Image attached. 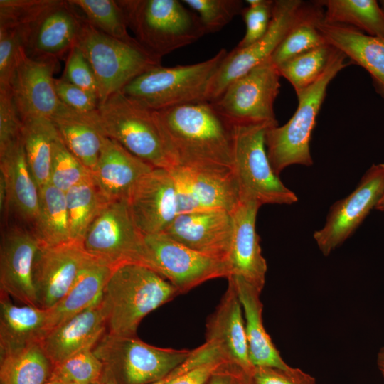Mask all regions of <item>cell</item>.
<instances>
[{
	"mask_svg": "<svg viewBox=\"0 0 384 384\" xmlns=\"http://www.w3.org/2000/svg\"><path fill=\"white\" fill-rule=\"evenodd\" d=\"M155 114L174 168L233 169L232 126L210 102L171 107Z\"/></svg>",
	"mask_w": 384,
	"mask_h": 384,
	"instance_id": "6da1fadb",
	"label": "cell"
},
{
	"mask_svg": "<svg viewBox=\"0 0 384 384\" xmlns=\"http://www.w3.org/2000/svg\"><path fill=\"white\" fill-rule=\"evenodd\" d=\"M179 294L167 279L146 266L128 263L112 269L101 297L108 332L136 336L147 314Z\"/></svg>",
	"mask_w": 384,
	"mask_h": 384,
	"instance_id": "7a4b0ae2",
	"label": "cell"
},
{
	"mask_svg": "<svg viewBox=\"0 0 384 384\" xmlns=\"http://www.w3.org/2000/svg\"><path fill=\"white\" fill-rule=\"evenodd\" d=\"M346 58L337 50L321 76L311 86L296 93L298 106L289 120L282 126H273L267 129V156L277 176L292 165L310 166L313 164L309 146L316 117L329 85L350 64L346 62Z\"/></svg>",
	"mask_w": 384,
	"mask_h": 384,
	"instance_id": "3957f363",
	"label": "cell"
},
{
	"mask_svg": "<svg viewBox=\"0 0 384 384\" xmlns=\"http://www.w3.org/2000/svg\"><path fill=\"white\" fill-rule=\"evenodd\" d=\"M127 26L146 49L162 58L197 41L206 31L197 14L178 0H120Z\"/></svg>",
	"mask_w": 384,
	"mask_h": 384,
	"instance_id": "277c9868",
	"label": "cell"
},
{
	"mask_svg": "<svg viewBox=\"0 0 384 384\" xmlns=\"http://www.w3.org/2000/svg\"><path fill=\"white\" fill-rule=\"evenodd\" d=\"M75 46L78 47L95 74L99 104L120 92L142 73L161 65V58L138 41L124 42L97 29L83 16Z\"/></svg>",
	"mask_w": 384,
	"mask_h": 384,
	"instance_id": "5b68a950",
	"label": "cell"
},
{
	"mask_svg": "<svg viewBox=\"0 0 384 384\" xmlns=\"http://www.w3.org/2000/svg\"><path fill=\"white\" fill-rule=\"evenodd\" d=\"M228 53L223 48L213 57L198 63L152 68L137 77L121 92L154 111L208 102L209 85Z\"/></svg>",
	"mask_w": 384,
	"mask_h": 384,
	"instance_id": "8992f818",
	"label": "cell"
},
{
	"mask_svg": "<svg viewBox=\"0 0 384 384\" xmlns=\"http://www.w3.org/2000/svg\"><path fill=\"white\" fill-rule=\"evenodd\" d=\"M97 123L105 137L156 168L171 170V159L159 127L155 111L128 97L121 91L99 104Z\"/></svg>",
	"mask_w": 384,
	"mask_h": 384,
	"instance_id": "52a82bcc",
	"label": "cell"
},
{
	"mask_svg": "<svg viewBox=\"0 0 384 384\" xmlns=\"http://www.w3.org/2000/svg\"><path fill=\"white\" fill-rule=\"evenodd\" d=\"M270 123L232 126L233 171L236 178L240 201L265 204L291 205L297 195L280 180L270 165L266 146Z\"/></svg>",
	"mask_w": 384,
	"mask_h": 384,
	"instance_id": "ba28073f",
	"label": "cell"
},
{
	"mask_svg": "<svg viewBox=\"0 0 384 384\" xmlns=\"http://www.w3.org/2000/svg\"><path fill=\"white\" fill-rule=\"evenodd\" d=\"M119 384H148L166 377L190 355L187 349L159 348L137 336L105 333L92 349Z\"/></svg>",
	"mask_w": 384,
	"mask_h": 384,
	"instance_id": "9c48e42d",
	"label": "cell"
},
{
	"mask_svg": "<svg viewBox=\"0 0 384 384\" xmlns=\"http://www.w3.org/2000/svg\"><path fill=\"white\" fill-rule=\"evenodd\" d=\"M280 75L270 58L231 82L214 101L215 111L231 126L278 124L274 110Z\"/></svg>",
	"mask_w": 384,
	"mask_h": 384,
	"instance_id": "30bf717a",
	"label": "cell"
},
{
	"mask_svg": "<svg viewBox=\"0 0 384 384\" xmlns=\"http://www.w3.org/2000/svg\"><path fill=\"white\" fill-rule=\"evenodd\" d=\"M82 245L91 257L112 269L128 263L149 267L144 235L132 220L126 198L107 204L87 230Z\"/></svg>",
	"mask_w": 384,
	"mask_h": 384,
	"instance_id": "8fae6325",
	"label": "cell"
},
{
	"mask_svg": "<svg viewBox=\"0 0 384 384\" xmlns=\"http://www.w3.org/2000/svg\"><path fill=\"white\" fill-rule=\"evenodd\" d=\"M312 3L301 0L274 1L268 29L258 41L243 49L228 53L213 76L207 101L216 100L233 80L270 58L292 28L309 11Z\"/></svg>",
	"mask_w": 384,
	"mask_h": 384,
	"instance_id": "7c38bea8",
	"label": "cell"
},
{
	"mask_svg": "<svg viewBox=\"0 0 384 384\" xmlns=\"http://www.w3.org/2000/svg\"><path fill=\"white\" fill-rule=\"evenodd\" d=\"M149 267L183 294L213 279L230 275L226 261L191 250L164 233L144 235Z\"/></svg>",
	"mask_w": 384,
	"mask_h": 384,
	"instance_id": "4fadbf2b",
	"label": "cell"
},
{
	"mask_svg": "<svg viewBox=\"0 0 384 384\" xmlns=\"http://www.w3.org/2000/svg\"><path fill=\"white\" fill-rule=\"evenodd\" d=\"M384 193V163L373 164L356 188L330 208L323 227L313 237L321 253L329 255L359 227Z\"/></svg>",
	"mask_w": 384,
	"mask_h": 384,
	"instance_id": "5bb4252c",
	"label": "cell"
},
{
	"mask_svg": "<svg viewBox=\"0 0 384 384\" xmlns=\"http://www.w3.org/2000/svg\"><path fill=\"white\" fill-rule=\"evenodd\" d=\"M58 64L55 57L31 56L26 48L21 50L9 88L21 121L31 118L52 119L62 105L53 77Z\"/></svg>",
	"mask_w": 384,
	"mask_h": 384,
	"instance_id": "9a60e30c",
	"label": "cell"
},
{
	"mask_svg": "<svg viewBox=\"0 0 384 384\" xmlns=\"http://www.w3.org/2000/svg\"><path fill=\"white\" fill-rule=\"evenodd\" d=\"M40 242L31 228L6 221L0 245V294L23 305L38 306L33 265Z\"/></svg>",
	"mask_w": 384,
	"mask_h": 384,
	"instance_id": "2e32d148",
	"label": "cell"
},
{
	"mask_svg": "<svg viewBox=\"0 0 384 384\" xmlns=\"http://www.w3.org/2000/svg\"><path fill=\"white\" fill-rule=\"evenodd\" d=\"M92 259L80 242L55 246L40 245L33 265L38 306L45 309L54 306Z\"/></svg>",
	"mask_w": 384,
	"mask_h": 384,
	"instance_id": "e0dca14e",
	"label": "cell"
},
{
	"mask_svg": "<svg viewBox=\"0 0 384 384\" xmlns=\"http://www.w3.org/2000/svg\"><path fill=\"white\" fill-rule=\"evenodd\" d=\"M126 201L144 236L164 233L178 215L176 183L169 169L154 168L133 186Z\"/></svg>",
	"mask_w": 384,
	"mask_h": 384,
	"instance_id": "ac0fdd59",
	"label": "cell"
},
{
	"mask_svg": "<svg viewBox=\"0 0 384 384\" xmlns=\"http://www.w3.org/2000/svg\"><path fill=\"white\" fill-rule=\"evenodd\" d=\"M176 183L178 214L219 209L232 213L240 203L235 174L231 170H170Z\"/></svg>",
	"mask_w": 384,
	"mask_h": 384,
	"instance_id": "d6986e66",
	"label": "cell"
},
{
	"mask_svg": "<svg viewBox=\"0 0 384 384\" xmlns=\"http://www.w3.org/2000/svg\"><path fill=\"white\" fill-rule=\"evenodd\" d=\"M233 233L232 213L219 209L178 214L164 232L191 250L227 262Z\"/></svg>",
	"mask_w": 384,
	"mask_h": 384,
	"instance_id": "ffe728a7",
	"label": "cell"
},
{
	"mask_svg": "<svg viewBox=\"0 0 384 384\" xmlns=\"http://www.w3.org/2000/svg\"><path fill=\"white\" fill-rule=\"evenodd\" d=\"M0 176L6 189L4 215L34 230L39 210V188L29 170L22 138L0 152Z\"/></svg>",
	"mask_w": 384,
	"mask_h": 384,
	"instance_id": "44dd1931",
	"label": "cell"
},
{
	"mask_svg": "<svg viewBox=\"0 0 384 384\" xmlns=\"http://www.w3.org/2000/svg\"><path fill=\"white\" fill-rule=\"evenodd\" d=\"M260 207L255 201H240L232 213L233 233L228 263L230 276L240 277L262 292L267 265L256 230V218Z\"/></svg>",
	"mask_w": 384,
	"mask_h": 384,
	"instance_id": "7402d4cb",
	"label": "cell"
},
{
	"mask_svg": "<svg viewBox=\"0 0 384 384\" xmlns=\"http://www.w3.org/2000/svg\"><path fill=\"white\" fill-rule=\"evenodd\" d=\"M214 312L206 322V341L215 346L227 361L253 374L242 307L231 279Z\"/></svg>",
	"mask_w": 384,
	"mask_h": 384,
	"instance_id": "603a6c76",
	"label": "cell"
},
{
	"mask_svg": "<svg viewBox=\"0 0 384 384\" xmlns=\"http://www.w3.org/2000/svg\"><path fill=\"white\" fill-rule=\"evenodd\" d=\"M106 329L100 297L89 308L50 330L41 343L53 366L78 353L92 350Z\"/></svg>",
	"mask_w": 384,
	"mask_h": 384,
	"instance_id": "cb8c5ba5",
	"label": "cell"
},
{
	"mask_svg": "<svg viewBox=\"0 0 384 384\" xmlns=\"http://www.w3.org/2000/svg\"><path fill=\"white\" fill-rule=\"evenodd\" d=\"M154 168L118 142L104 136L92 178L104 198L112 202L126 198L133 186Z\"/></svg>",
	"mask_w": 384,
	"mask_h": 384,
	"instance_id": "d4e9b609",
	"label": "cell"
},
{
	"mask_svg": "<svg viewBox=\"0 0 384 384\" xmlns=\"http://www.w3.org/2000/svg\"><path fill=\"white\" fill-rule=\"evenodd\" d=\"M317 26L329 44L370 74L376 90L384 97V38L351 26L327 23L323 18Z\"/></svg>",
	"mask_w": 384,
	"mask_h": 384,
	"instance_id": "484cf974",
	"label": "cell"
},
{
	"mask_svg": "<svg viewBox=\"0 0 384 384\" xmlns=\"http://www.w3.org/2000/svg\"><path fill=\"white\" fill-rule=\"evenodd\" d=\"M228 279L232 280L242 307L252 364L255 367L288 368L264 327L261 291L240 277L231 275Z\"/></svg>",
	"mask_w": 384,
	"mask_h": 384,
	"instance_id": "4316f807",
	"label": "cell"
},
{
	"mask_svg": "<svg viewBox=\"0 0 384 384\" xmlns=\"http://www.w3.org/2000/svg\"><path fill=\"white\" fill-rule=\"evenodd\" d=\"M82 18L68 1H63L37 25L28 44L27 53L59 58L69 53L76 44Z\"/></svg>",
	"mask_w": 384,
	"mask_h": 384,
	"instance_id": "83f0119b",
	"label": "cell"
},
{
	"mask_svg": "<svg viewBox=\"0 0 384 384\" xmlns=\"http://www.w3.org/2000/svg\"><path fill=\"white\" fill-rule=\"evenodd\" d=\"M48 310L18 306L0 294V356L41 343L46 334Z\"/></svg>",
	"mask_w": 384,
	"mask_h": 384,
	"instance_id": "f1b7e54d",
	"label": "cell"
},
{
	"mask_svg": "<svg viewBox=\"0 0 384 384\" xmlns=\"http://www.w3.org/2000/svg\"><path fill=\"white\" fill-rule=\"evenodd\" d=\"M52 121L68 150L92 173L105 136L97 123L95 111L82 113L62 103Z\"/></svg>",
	"mask_w": 384,
	"mask_h": 384,
	"instance_id": "f546056e",
	"label": "cell"
},
{
	"mask_svg": "<svg viewBox=\"0 0 384 384\" xmlns=\"http://www.w3.org/2000/svg\"><path fill=\"white\" fill-rule=\"evenodd\" d=\"M112 271L111 267L92 258L67 294L47 309L46 334L94 304L101 297Z\"/></svg>",
	"mask_w": 384,
	"mask_h": 384,
	"instance_id": "4dcf8cb0",
	"label": "cell"
},
{
	"mask_svg": "<svg viewBox=\"0 0 384 384\" xmlns=\"http://www.w3.org/2000/svg\"><path fill=\"white\" fill-rule=\"evenodd\" d=\"M58 135L52 119L22 120L21 138L26 159L39 189L50 183L52 146Z\"/></svg>",
	"mask_w": 384,
	"mask_h": 384,
	"instance_id": "1f68e13d",
	"label": "cell"
},
{
	"mask_svg": "<svg viewBox=\"0 0 384 384\" xmlns=\"http://www.w3.org/2000/svg\"><path fill=\"white\" fill-rule=\"evenodd\" d=\"M323 21L355 28L370 36L384 38V14L375 0H321Z\"/></svg>",
	"mask_w": 384,
	"mask_h": 384,
	"instance_id": "d6a6232c",
	"label": "cell"
},
{
	"mask_svg": "<svg viewBox=\"0 0 384 384\" xmlns=\"http://www.w3.org/2000/svg\"><path fill=\"white\" fill-rule=\"evenodd\" d=\"M33 232L45 246L72 241L65 193L50 183L39 189V210Z\"/></svg>",
	"mask_w": 384,
	"mask_h": 384,
	"instance_id": "836d02e7",
	"label": "cell"
},
{
	"mask_svg": "<svg viewBox=\"0 0 384 384\" xmlns=\"http://www.w3.org/2000/svg\"><path fill=\"white\" fill-rule=\"evenodd\" d=\"M53 365L41 343L0 356V384H45Z\"/></svg>",
	"mask_w": 384,
	"mask_h": 384,
	"instance_id": "e575fe53",
	"label": "cell"
},
{
	"mask_svg": "<svg viewBox=\"0 0 384 384\" xmlns=\"http://www.w3.org/2000/svg\"><path fill=\"white\" fill-rule=\"evenodd\" d=\"M72 241L82 243L89 227L108 202L90 178L65 192Z\"/></svg>",
	"mask_w": 384,
	"mask_h": 384,
	"instance_id": "d590c367",
	"label": "cell"
},
{
	"mask_svg": "<svg viewBox=\"0 0 384 384\" xmlns=\"http://www.w3.org/2000/svg\"><path fill=\"white\" fill-rule=\"evenodd\" d=\"M323 8L316 1L312 3L307 14L289 31L270 56L277 67L287 60L328 43L318 28L323 18Z\"/></svg>",
	"mask_w": 384,
	"mask_h": 384,
	"instance_id": "8d00e7d4",
	"label": "cell"
},
{
	"mask_svg": "<svg viewBox=\"0 0 384 384\" xmlns=\"http://www.w3.org/2000/svg\"><path fill=\"white\" fill-rule=\"evenodd\" d=\"M337 49L329 43L309 50L282 63L277 69L296 93L314 84L324 73Z\"/></svg>",
	"mask_w": 384,
	"mask_h": 384,
	"instance_id": "74e56055",
	"label": "cell"
},
{
	"mask_svg": "<svg viewBox=\"0 0 384 384\" xmlns=\"http://www.w3.org/2000/svg\"><path fill=\"white\" fill-rule=\"evenodd\" d=\"M80 10L86 20L102 33L118 40L134 43L137 41L128 32L124 13L113 0H71L68 1Z\"/></svg>",
	"mask_w": 384,
	"mask_h": 384,
	"instance_id": "f35d334b",
	"label": "cell"
},
{
	"mask_svg": "<svg viewBox=\"0 0 384 384\" xmlns=\"http://www.w3.org/2000/svg\"><path fill=\"white\" fill-rule=\"evenodd\" d=\"M63 1L0 0V28H14L31 36L41 19ZM30 41V40H29Z\"/></svg>",
	"mask_w": 384,
	"mask_h": 384,
	"instance_id": "ab89813d",
	"label": "cell"
},
{
	"mask_svg": "<svg viewBox=\"0 0 384 384\" xmlns=\"http://www.w3.org/2000/svg\"><path fill=\"white\" fill-rule=\"evenodd\" d=\"M91 178V171L68 150L58 135L52 146L50 183L65 193Z\"/></svg>",
	"mask_w": 384,
	"mask_h": 384,
	"instance_id": "60d3db41",
	"label": "cell"
},
{
	"mask_svg": "<svg viewBox=\"0 0 384 384\" xmlns=\"http://www.w3.org/2000/svg\"><path fill=\"white\" fill-rule=\"evenodd\" d=\"M104 368L93 351L87 350L53 366L49 379L68 384H95L100 381Z\"/></svg>",
	"mask_w": 384,
	"mask_h": 384,
	"instance_id": "b9f144b4",
	"label": "cell"
},
{
	"mask_svg": "<svg viewBox=\"0 0 384 384\" xmlns=\"http://www.w3.org/2000/svg\"><path fill=\"white\" fill-rule=\"evenodd\" d=\"M182 2L196 12L206 33L221 30L243 10V2L240 0H183Z\"/></svg>",
	"mask_w": 384,
	"mask_h": 384,
	"instance_id": "7bdbcfd3",
	"label": "cell"
},
{
	"mask_svg": "<svg viewBox=\"0 0 384 384\" xmlns=\"http://www.w3.org/2000/svg\"><path fill=\"white\" fill-rule=\"evenodd\" d=\"M248 6L243 9V17L246 30L244 37L235 47L245 48L262 38L267 32L272 16L274 1L247 0Z\"/></svg>",
	"mask_w": 384,
	"mask_h": 384,
	"instance_id": "ee69618b",
	"label": "cell"
},
{
	"mask_svg": "<svg viewBox=\"0 0 384 384\" xmlns=\"http://www.w3.org/2000/svg\"><path fill=\"white\" fill-rule=\"evenodd\" d=\"M30 36L13 28H0V88L9 82L23 48H27Z\"/></svg>",
	"mask_w": 384,
	"mask_h": 384,
	"instance_id": "f6af8a7d",
	"label": "cell"
},
{
	"mask_svg": "<svg viewBox=\"0 0 384 384\" xmlns=\"http://www.w3.org/2000/svg\"><path fill=\"white\" fill-rule=\"evenodd\" d=\"M22 121L9 87L0 88V152L21 139Z\"/></svg>",
	"mask_w": 384,
	"mask_h": 384,
	"instance_id": "bcb514c9",
	"label": "cell"
},
{
	"mask_svg": "<svg viewBox=\"0 0 384 384\" xmlns=\"http://www.w3.org/2000/svg\"><path fill=\"white\" fill-rule=\"evenodd\" d=\"M63 78L98 98L97 83L93 70L77 46H74L68 54Z\"/></svg>",
	"mask_w": 384,
	"mask_h": 384,
	"instance_id": "7dc6e473",
	"label": "cell"
},
{
	"mask_svg": "<svg viewBox=\"0 0 384 384\" xmlns=\"http://www.w3.org/2000/svg\"><path fill=\"white\" fill-rule=\"evenodd\" d=\"M55 89L60 102L77 112L90 113L98 107L99 100L97 96L64 78H55Z\"/></svg>",
	"mask_w": 384,
	"mask_h": 384,
	"instance_id": "c3c4849f",
	"label": "cell"
},
{
	"mask_svg": "<svg viewBox=\"0 0 384 384\" xmlns=\"http://www.w3.org/2000/svg\"><path fill=\"white\" fill-rule=\"evenodd\" d=\"M255 384H316L315 378L300 368L255 367L253 373Z\"/></svg>",
	"mask_w": 384,
	"mask_h": 384,
	"instance_id": "681fc988",
	"label": "cell"
},
{
	"mask_svg": "<svg viewBox=\"0 0 384 384\" xmlns=\"http://www.w3.org/2000/svg\"><path fill=\"white\" fill-rule=\"evenodd\" d=\"M252 375L237 363L225 361L206 384H255Z\"/></svg>",
	"mask_w": 384,
	"mask_h": 384,
	"instance_id": "f907efd6",
	"label": "cell"
},
{
	"mask_svg": "<svg viewBox=\"0 0 384 384\" xmlns=\"http://www.w3.org/2000/svg\"><path fill=\"white\" fill-rule=\"evenodd\" d=\"M225 361L218 359L198 366L171 380L167 384H206L213 373Z\"/></svg>",
	"mask_w": 384,
	"mask_h": 384,
	"instance_id": "816d5d0a",
	"label": "cell"
},
{
	"mask_svg": "<svg viewBox=\"0 0 384 384\" xmlns=\"http://www.w3.org/2000/svg\"><path fill=\"white\" fill-rule=\"evenodd\" d=\"M100 384H119L112 371L105 366Z\"/></svg>",
	"mask_w": 384,
	"mask_h": 384,
	"instance_id": "f5cc1de1",
	"label": "cell"
},
{
	"mask_svg": "<svg viewBox=\"0 0 384 384\" xmlns=\"http://www.w3.org/2000/svg\"><path fill=\"white\" fill-rule=\"evenodd\" d=\"M377 366L384 378V346L381 347L377 355Z\"/></svg>",
	"mask_w": 384,
	"mask_h": 384,
	"instance_id": "db71d44e",
	"label": "cell"
},
{
	"mask_svg": "<svg viewBox=\"0 0 384 384\" xmlns=\"http://www.w3.org/2000/svg\"><path fill=\"white\" fill-rule=\"evenodd\" d=\"M375 208L380 211L384 212V193L382 197L380 198V199L379 200V201L378 202Z\"/></svg>",
	"mask_w": 384,
	"mask_h": 384,
	"instance_id": "11a10c76",
	"label": "cell"
},
{
	"mask_svg": "<svg viewBox=\"0 0 384 384\" xmlns=\"http://www.w3.org/2000/svg\"><path fill=\"white\" fill-rule=\"evenodd\" d=\"M45 384H68V383L59 380L48 379V380Z\"/></svg>",
	"mask_w": 384,
	"mask_h": 384,
	"instance_id": "9f6ffc18",
	"label": "cell"
},
{
	"mask_svg": "<svg viewBox=\"0 0 384 384\" xmlns=\"http://www.w3.org/2000/svg\"><path fill=\"white\" fill-rule=\"evenodd\" d=\"M379 5L384 14V0L380 1Z\"/></svg>",
	"mask_w": 384,
	"mask_h": 384,
	"instance_id": "6f0895ef",
	"label": "cell"
},
{
	"mask_svg": "<svg viewBox=\"0 0 384 384\" xmlns=\"http://www.w3.org/2000/svg\"><path fill=\"white\" fill-rule=\"evenodd\" d=\"M95 384H100V382L97 383H95Z\"/></svg>",
	"mask_w": 384,
	"mask_h": 384,
	"instance_id": "680465c9",
	"label": "cell"
}]
</instances>
